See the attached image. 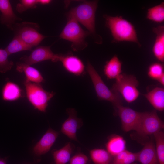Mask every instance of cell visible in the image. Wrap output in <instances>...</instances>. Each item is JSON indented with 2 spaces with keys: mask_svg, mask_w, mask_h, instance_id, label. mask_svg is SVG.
<instances>
[{
  "mask_svg": "<svg viewBox=\"0 0 164 164\" xmlns=\"http://www.w3.org/2000/svg\"><path fill=\"white\" fill-rule=\"evenodd\" d=\"M116 80L112 89L120 94L128 103H132L138 97L140 92L137 88L139 82L133 75L121 74Z\"/></svg>",
  "mask_w": 164,
  "mask_h": 164,
  "instance_id": "52a82bcc",
  "label": "cell"
},
{
  "mask_svg": "<svg viewBox=\"0 0 164 164\" xmlns=\"http://www.w3.org/2000/svg\"><path fill=\"white\" fill-rule=\"evenodd\" d=\"M163 122L159 117L156 111L142 112L139 124L135 131L139 136L145 137L162 130Z\"/></svg>",
  "mask_w": 164,
  "mask_h": 164,
  "instance_id": "ba28073f",
  "label": "cell"
},
{
  "mask_svg": "<svg viewBox=\"0 0 164 164\" xmlns=\"http://www.w3.org/2000/svg\"><path fill=\"white\" fill-rule=\"evenodd\" d=\"M38 23L27 21L16 23L13 27L14 35L32 47H36L46 37L39 32Z\"/></svg>",
  "mask_w": 164,
  "mask_h": 164,
  "instance_id": "8992f818",
  "label": "cell"
},
{
  "mask_svg": "<svg viewBox=\"0 0 164 164\" xmlns=\"http://www.w3.org/2000/svg\"><path fill=\"white\" fill-rule=\"evenodd\" d=\"M68 118L62 124L60 132L70 139L78 142L76 133L77 130L83 125L82 120L77 116V112L73 108L66 110Z\"/></svg>",
  "mask_w": 164,
  "mask_h": 164,
  "instance_id": "8fae6325",
  "label": "cell"
},
{
  "mask_svg": "<svg viewBox=\"0 0 164 164\" xmlns=\"http://www.w3.org/2000/svg\"><path fill=\"white\" fill-rule=\"evenodd\" d=\"M137 161L141 164H159L152 139L147 142L141 150L138 152Z\"/></svg>",
  "mask_w": 164,
  "mask_h": 164,
  "instance_id": "9a60e30c",
  "label": "cell"
},
{
  "mask_svg": "<svg viewBox=\"0 0 164 164\" xmlns=\"http://www.w3.org/2000/svg\"><path fill=\"white\" fill-rule=\"evenodd\" d=\"M106 147V150L114 157L126 149V142L122 136L114 135L109 138Z\"/></svg>",
  "mask_w": 164,
  "mask_h": 164,
  "instance_id": "44dd1931",
  "label": "cell"
},
{
  "mask_svg": "<svg viewBox=\"0 0 164 164\" xmlns=\"http://www.w3.org/2000/svg\"><path fill=\"white\" fill-rule=\"evenodd\" d=\"M90 156L94 164H110L113 157L107 150L94 149L90 151Z\"/></svg>",
  "mask_w": 164,
  "mask_h": 164,
  "instance_id": "603a6c76",
  "label": "cell"
},
{
  "mask_svg": "<svg viewBox=\"0 0 164 164\" xmlns=\"http://www.w3.org/2000/svg\"><path fill=\"white\" fill-rule=\"evenodd\" d=\"M162 86L164 85V74L162 75L158 80Z\"/></svg>",
  "mask_w": 164,
  "mask_h": 164,
  "instance_id": "d6a6232c",
  "label": "cell"
},
{
  "mask_svg": "<svg viewBox=\"0 0 164 164\" xmlns=\"http://www.w3.org/2000/svg\"><path fill=\"white\" fill-rule=\"evenodd\" d=\"M32 48L18 36L14 35L12 41L5 49L9 56L22 51L32 50Z\"/></svg>",
  "mask_w": 164,
  "mask_h": 164,
  "instance_id": "cb8c5ba5",
  "label": "cell"
},
{
  "mask_svg": "<svg viewBox=\"0 0 164 164\" xmlns=\"http://www.w3.org/2000/svg\"><path fill=\"white\" fill-rule=\"evenodd\" d=\"M59 61L61 62L65 69L71 73L79 76L84 73V64L80 59L76 56L58 54Z\"/></svg>",
  "mask_w": 164,
  "mask_h": 164,
  "instance_id": "7c38bea8",
  "label": "cell"
},
{
  "mask_svg": "<svg viewBox=\"0 0 164 164\" xmlns=\"http://www.w3.org/2000/svg\"><path fill=\"white\" fill-rule=\"evenodd\" d=\"M37 4V0H21L17 4L16 9L22 13L29 9L36 8Z\"/></svg>",
  "mask_w": 164,
  "mask_h": 164,
  "instance_id": "f546056e",
  "label": "cell"
},
{
  "mask_svg": "<svg viewBox=\"0 0 164 164\" xmlns=\"http://www.w3.org/2000/svg\"><path fill=\"white\" fill-rule=\"evenodd\" d=\"M23 90L16 84L11 81L7 82L1 91L2 99L6 101H14L24 97Z\"/></svg>",
  "mask_w": 164,
  "mask_h": 164,
  "instance_id": "2e32d148",
  "label": "cell"
},
{
  "mask_svg": "<svg viewBox=\"0 0 164 164\" xmlns=\"http://www.w3.org/2000/svg\"><path fill=\"white\" fill-rule=\"evenodd\" d=\"M136 164V163H132V164Z\"/></svg>",
  "mask_w": 164,
  "mask_h": 164,
  "instance_id": "e575fe53",
  "label": "cell"
},
{
  "mask_svg": "<svg viewBox=\"0 0 164 164\" xmlns=\"http://www.w3.org/2000/svg\"><path fill=\"white\" fill-rule=\"evenodd\" d=\"M156 35L152 48V52L155 57L160 61H164V26L160 25L153 29Z\"/></svg>",
  "mask_w": 164,
  "mask_h": 164,
  "instance_id": "ac0fdd59",
  "label": "cell"
},
{
  "mask_svg": "<svg viewBox=\"0 0 164 164\" xmlns=\"http://www.w3.org/2000/svg\"><path fill=\"white\" fill-rule=\"evenodd\" d=\"M86 69L98 99L111 102L115 108L122 105V100L120 94L108 87L94 67L89 62L87 63Z\"/></svg>",
  "mask_w": 164,
  "mask_h": 164,
  "instance_id": "277c9868",
  "label": "cell"
},
{
  "mask_svg": "<svg viewBox=\"0 0 164 164\" xmlns=\"http://www.w3.org/2000/svg\"><path fill=\"white\" fill-rule=\"evenodd\" d=\"M143 95L155 109L160 111L164 110V89L163 88L156 87Z\"/></svg>",
  "mask_w": 164,
  "mask_h": 164,
  "instance_id": "d6986e66",
  "label": "cell"
},
{
  "mask_svg": "<svg viewBox=\"0 0 164 164\" xmlns=\"http://www.w3.org/2000/svg\"><path fill=\"white\" fill-rule=\"evenodd\" d=\"M58 54H55L50 46H37L32 50L28 56L25 55L20 58L21 62L31 66L44 61L50 60L53 62H57Z\"/></svg>",
  "mask_w": 164,
  "mask_h": 164,
  "instance_id": "30bf717a",
  "label": "cell"
},
{
  "mask_svg": "<svg viewBox=\"0 0 164 164\" xmlns=\"http://www.w3.org/2000/svg\"><path fill=\"white\" fill-rule=\"evenodd\" d=\"M9 56L5 49H0V73H4L10 70L14 63L8 59Z\"/></svg>",
  "mask_w": 164,
  "mask_h": 164,
  "instance_id": "83f0119b",
  "label": "cell"
},
{
  "mask_svg": "<svg viewBox=\"0 0 164 164\" xmlns=\"http://www.w3.org/2000/svg\"><path fill=\"white\" fill-rule=\"evenodd\" d=\"M88 160L85 154L79 153L74 155L70 159V164H86Z\"/></svg>",
  "mask_w": 164,
  "mask_h": 164,
  "instance_id": "4dcf8cb0",
  "label": "cell"
},
{
  "mask_svg": "<svg viewBox=\"0 0 164 164\" xmlns=\"http://www.w3.org/2000/svg\"><path fill=\"white\" fill-rule=\"evenodd\" d=\"M147 18L157 23L162 22L164 20V2L148 9Z\"/></svg>",
  "mask_w": 164,
  "mask_h": 164,
  "instance_id": "484cf974",
  "label": "cell"
},
{
  "mask_svg": "<svg viewBox=\"0 0 164 164\" xmlns=\"http://www.w3.org/2000/svg\"><path fill=\"white\" fill-rule=\"evenodd\" d=\"M59 132L49 128L33 148L34 154L40 156L47 153L56 141Z\"/></svg>",
  "mask_w": 164,
  "mask_h": 164,
  "instance_id": "4fadbf2b",
  "label": "cell"
},
{
  "mask_svg": "<svg viewBox=\"0 0 164 164\" xmlns=\"http://www.w3.org/2000/svg\"><path fill=\"white\" fill-rule=\"evenodd\" d=\"M0 164H7L6 159L0 158Z\"/></svg>",
  "mask_w": 164,
  "mask_h": 164,
  "instance_id": "836d02e7",
  "label": "cell"
},
{
  "mask_svg": "<svg viewBox=\"0 0 164 164\" xmlns=\"http://www.w3.org/2000/svg\"><path fill=\"white\" fill-rule=\"evenodd\" d=\"M113 157L112 164H131L137 161L138 152L133 153L125 149Z\"/></svg>",
  "mask_w": 164,
  "mask_h": 164,
  "instance_id": "d4e9b609",
  "label": "cell"
},
{
  "mask_svg": "<svg viewBox=\"0 0 164 164\" xmlns=\"http://www.w3.org/2000/svg\"><path fill=\"white\" fill-rule=\"evenodd\" d=\"M68 16L67 22L59 36L71 42L72 48L74 51L82 50L87 46L85 39L90 33L83 30L73 16L68 14Z\"/></svg>",
  "mask_w": 164,
  "mask_h": 164,
  "instance_id": "7a4b0ae2",
  "label": "cell"
},
{
  "mask_svg": "<svg viewBox=\"0 0 164 164\" xmlns=\"http://www.w3.org/2000/svg\"><path fill=\"white\" fill-rule=\"evenodd\" d=\"M27 98L35 109L45 112L48 104L55 93L45 90L40 84L25 80L23 82Z\"/></svg>",
  "mask_w": 164,
  "mask_h": 164,
  "instance_id": "3957f363",
  "label": "cell"
},
{
  "mask_svg": "<svg viewBox=\"0 0 164 164\" xmlns=\"http://www.w3.org/2000/svg\"><path fill=\"white\" fill-rule=\"evenodd\" d=\"M122 63L116 55L107 61L104 66V72L109 79H117L121 74Z\"/></svg>",
  "mask_w": 164,
  "mask_h": 164,
  "instance_id": "ffe728a7",
  "label": "cell"
},
{
  "mask_svg": "<svg viewBox=\"0 0 164 164\" xmlns=\"http://www.w3.org/2000/svg\"><path fill=\"white\" fill-rule=\"evenodd\" d=\"M0 11L1 13V23L6 26L11 31H13L16 22L22 20L15 14L9 0H0Z\"/></svg>",
  "mask_w": 164,
  "mask_h": 164,
  "instance_id": "5bb4252c",
  "label": "cell"
},
{
  "mask_svg": "<svg viewBox=\"0 0 164 164\" xmlns=\"http://www.w3.org/2000/svg\"><path fill=\"white\" fill-rule=\"evenodd\" d=\"M51 2L50 0H37V4L46 5L50 4Z\"/></svg>",
  "mask_w": 164,
  "mask_h": 164,
  "instance_id": "1f68e13d",
  "label": "cell"
},
{
  "mask_svg": "<svg viewBox=\"0 0 164 164\" xmlns=\"http://www.w3.org/2000/svg\"><path fill=\"white\" fill-rule=\"evenodd\" d=\"M98 1H85L75 7L68 13L85 26L89 32L96 34L95 14Z\"/></svg>",
  "mask_w": 164,
  "mask_h": 164,
  "instance_id": "5b68a950",
  "label": "cell"
},
{
  "mask_svg": "<svg viewBox=\"0 0 164 164\" xmlns=\"http://www.w3.org/2000/svg\"><path fill=\"white\" fill-rule=\"evenodd\" d=\"M104 16L106 25L115 42H133L141 46L136 30L131 23L121 16L114 17L106 15Z\"/></svg>",
  "mask_w": 164,
  "mask_h": 164,
  "instance_id": "6da1fadb",
  "label": "cell"
},
{
  "mask_svg": "<svg viewBox=\"0 0 164 164\" xmlns=\"http://www.w3.org/2000/svg\"><path fill=\"white\" fill-rule=\"evenodd\" d=\"M164 74V66L159 63H154L149 67L148 75L151 78L157 80Z\"/></svg>",
  "mask_w": 164,
  "mask_h": 164,
  "instance_id": "f1b7e54d",
  "label": "cell"
},
{
  "mask_svg": "<svg viewBox=\"0 0 164 164\" xmlns=\"http://www.w3.org/2000/svg\"><path fill=\"white\" fill-rule=\"evenodd\" d=\"M155 148L159 164H164V133L162 130L153 134Z\"/></svg>",
  "mask_w": 164,
  "mask_h": 164,
  "instance_id": "4316f807",
  "label": "cell"
},
{
  "mask_svg": "<svg viewBox=\"0 0 164 164\" xmlns=\"http://www.w3.org/2000/svg\"><path fill=\"white\" fill-rule=\"evenodd\" d=\"M73 150L72 144L69 142L60 149L54 151L53 155L55 164H66L70 160Z\"/></svg>",
  "mask_w": 164,
  "mask_h": 164,
  "instance_id": "7402d4cb",
  "label": "cell"
},
{
  "mask_svg": "<svg viewBox=\"0 0 164 164\" xmlns=\"http://www.w3.org/2000/svg\"><path fill=\"white\" fill-rule=\"evenodd\" d=\"M16 70L19 72H23L26 80L31 82L40 84L45 80L40 72L36 69L24 62L17 63Z\"/></svg>",
  "mask_w": 164,
  "mask_h": 164,
  "instance_id": "e0dca14e",
  "label": "cell"
},
{
  "mask_svg": "<svg viewBox=\"0 0 164 164\" xmlns=\"http://www.w3.org/2000/svg\"><path fill=\"white\" fill-rule=\"evenodd\" d=\"M115 108L121 120L122 130L126 132L131 130L135 131L140 122L142 112L122 105Z\"/></svg>",
  "mask_w": 164,
  "mask_h": 164,
  "instance_id": "9c48e42d",
  "label": "cell"
}]
</instances>
